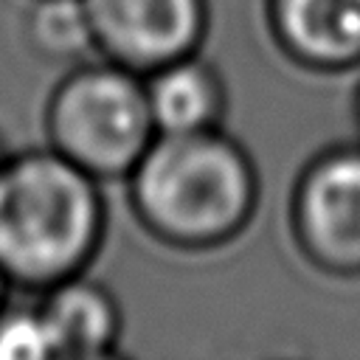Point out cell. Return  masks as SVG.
Segmentation results:
<instances>
[{"mask_svg": "<svg viewBox=\"0 0 360 360\" xmlns=\"http://www.w3.org/2000/svg\"><path fill=\"white\" fill-rule=\"evenodd\" d=\"M96 177L56 149L0 160V267L51 287L70 278L101 236Z\"/></svg>", "mask_w": 360, "mask_h": 360, "instance_id": "cell-1", "label": "cell"}, {"mask_svg": "<svg viewBox=\"0 0 360 360\" xmlns=\"http://www.w3.org/2000/svg\"><path fill=\"white\" fill-rule=\"evenodd\" d=\"M132 197L160 236L200 245L222 239L248 217L253 177L242 152L217 132H172L135 163Z\"/></svg>", "mask_w": 360, "mask_h": 360, "instance_id": "cell-2", "label": "cell"}, {"mask_svg": "<svg viewBox=\"0 0 360 360\" xmlns=\"http://www.w3.org/2000/svg\"><path fill=\"white\" fill-rule=\"evenodd\" d=\"M48 129L53 149L93 177L132 172L158 132L146 84L118 62L73 70L51 98Z\"/></svg>", "mask_w": 360, "mask_h": 360, "instance_id": "cell-3", "label": "cell"}, {"mask_svg": "<svg viewBox=\"0 0 360 360\" xmlns=\"http://www.w3.org/2000/svg\"><path fill=\"white\" fill-rule=\"evenodd\" d=\"M96 48L132 70L188 56L202 31V0H84Z\"/></svg>", "mask_w": 360, "mask_h": 360, "instance_id": "cell-4", "label": "cell"}, {"mask_svg": "<svg viewBox=\"0 0 360 360\" xmlns=\"http://www.w3.org/2000/svg\"><path fill=\"white\" fill-rule=\"evenodd\" d=\"M298 228L323 264L360 267V152L312 166L298 194Z\"/></svg>", "mask_w": 360, "mask_h": 360, "instance_id": "cell-5", "label": "cell"}, {"mask_svg": "<svg viewBox=\"0 0 360 360\" xmlns=\"http://www.w3.org/2000/svg\"><path fill=\"white\" fill-rule=\"evenodd\" d=\"M281 39L315 65L360 59V0H276Z\"/></svg>", "mask_w": 360, "mask_h": 360, "instance_id": "cell-6", "label": "cell"}, {"mask_svg": "<svg viewBox=\"0 0 360 360\" xmlns=\"http://www.w3.org/2000/svg\"><path fill=\"white\" fill-rule=\"evenodd\" d=\"M39 309L51 329L56 357H98L118 335L112 298L101 287L73 276L51 284V295Z\"/></svg>", "mask_w": 360, "mask_h": 360, "instance_id": "cell-7", "label": "cell"}, {"mask_svg": "<svg viewBox=\"0 0 360 360\" xmlns=\"http://www.w3.org/2000/svg\"><path fill=\"white\" fill-rule=\"evenodd\" d=\"M146 98L160 135L211 129L222 107L217 76L188 56L158 68L146 84Z\"/></svg>", "mask_w": 360, "mask_h": 360, "instance_id": "cell-8", "label": "cell"}, {"mask_svg": "<svg viewBox=\"0 0 360 360\" xmlns=\"http://www.w3.org/2000/svg\"><path fill=\"white\" fill-rule=\"evenodd\" d=\"M28 39L51 59H79L96 48L84 0H37L28 17Z\"/></svg>", "mask_w": 360, "mask_h": 360, "instance_id": "cell-9", "label": "cell"}, {"mask_svg": "<svg viewBox=\"0 0 360 360\" xmlns=\"http://www.w3.org/2000/svg\"><path fill=\"white\" fill-rule=\"evenodd\" d=\"M56 357L42 309H8L0 315V360H48Z\"/></svg>", "mask_w": 360, "mask_h": 360, "instance_id": "cell-10", "label": "cell"}, {"mask_svg": "<svg viewBox=\"0 0 360 360\" xmlns=\"http://www.w3.org/2000/svg\"><path fill=\"white\" fill-rule=\"evenodd\" d=\"M6 278H8V276H6V273H3V267H0V301H3V290H6Z\"/></svg>", "mask_w": 360, "mask_h": 360, "instance_id": "cell-11", "label": "cell"}]
</instances>
